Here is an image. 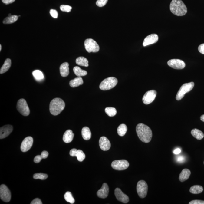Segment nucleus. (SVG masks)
I'll return each instance as SVG.
<instances>
[{
  "instance_id": "nucleus-45",
  "label": "nucleus",
  "mask_w": 204,
  "mask_h": 204,
  "mask_svg": "<svg viewBox=\"0 0 204 204\" xmlns=\"http://www.w3.org/2000/svg\"><path fill=\"white\" fill-rule=\"evenodd\" d=\"M15 0H2V2L4 3L6 5L12 4V3L14 2Z\"/></svg>"
},
{
  "instance_id": "nucleus-32",
  "label": "nucleus",
  "mask_w": 204,
  "mask_h": 204,
  "mask_svg": "<svg viewBox=\"0 0 204 204\" xmlns=\"http://www.w3.org/2000/svg\"><path fill=\"white\" fill-rule=\"evenodd\" d=\"M105 112L110 117H114L116 115L117 111L115 108L112 107H108L105 109Z\"/></svg>"
},
{
  "instance_id": "nucleus-23",
  "label": "nucleus",
  "mask_w": 204,
  "mask_h": 204,
  "mask_svg": "<svg viewBox=\"0 0 204 204\" xmlns=\"http://www.w3.org/2000/svg\"><path fill=\"white\" fill-rule=\"evenodd\" d=\"M82 135L83 139L86 140H88L90 139L92 133L90 129L87 127H84L82 130Z\"/></svg>"
},
{
  "instance_id": "nucleus-24",
  "label": "nucleus",
  "mask_w": 204,
  "mask_h": 204,
  "mask_svg": "<svg viewBox=\"0 0 204 204\" xmlns=\"http://www.w3.org/2000/svg\"><path fill=\"white\" fill-rule=\"evenodd\" d=\"M11 60L10 59H6L4 64L1 67V70H0V74H3L7 72L11 66Z\"/></svg>"
},
{
  "instance_id": "nucleus-31",
  "label": "nucleus",
  "mask_w": 204,
  "mask_h": 204,
  "mask_svg": "<svg viewBox=\"0 0 204 204\" xmlns=\"http://www.w3.org/2000/svg\"><path fill=\"white\" fill-rule=\"evenodd\" d=\"M32 74L35 78L37 81H41L44 78L43 73L39 70H35L33 71Z\"/></svg>"
},
{
  "instance_id": "nucleus-15",
  "label": "nucleus",
  "mask_w": 204,
  "mask_h": 204,
  "mask_svg": "<svg viewBox=\"0 0 204 204\" xmlns=\"http://www.w3.org/2000/svg\"><path fill=\"white\" fill-rule=\"evenodd\" d=\"M13 127L10 125L2 126L0 129V139L7 137L13 131Z\"/></svg>"
},
{
  "instance_id": "nucleus-14",
  "label": "nucleus",
  "mask_w": 204,
  "mask_h": 204,
  "mask_svg": "<svg viewBox=\"0 0 204 204\" xmlns=\"http://www.w3.org/2000/svg\"><path fill=\"white\" fill-rule=\"evenodd\" d=\"M115 195L117 200L123 203H127L129 202L128 196L123 193L120 188L116 189L115 190Z\"/></svg>"
},
{
  "instance_id": "nucleus-34",
  "label": "nucleus",
  "mask_w": 204,
  "mask_h": 204,
  "mask_svg": "<svg viewBox=\"0 0 204 204\" xmlns=\"http://www.w3.org/2000/svg\"><path fill=\"white\" fill-rule=\"evenodd\" d=\"M75 156L77 157V160L82 162L86 158V155L81 150H77Z\"/></svg>"
},
{
  "instance_id": "nucleus-12",
  "label": "nucleus",
  "mask_w": 204,
  "mask_h": 204,
  "mask_svg": "<svg viewBox=\"0 0 204 204\" xmlns=\"http://www.w3.org/2000/svg\"><path fill=\"white\" fill-rule=\"evenodd\" d=\"M167 64L172 68L176 69H183L185 67V64L183 61L179 59H172L167 62Z\"/></svg>"
},
{
  "instance_id": "nucleus-11",
  "label": "nucleus",
  "mask_w": 204,
  "mask_h": 204,
  "mask_svg": "<svg viewBox=\"0 0 204 204\" xmlns=\"http://www.w3.org/2000/svg\"><path fill=\"white\" fill-rule=\"evenodd\" d=\"M156 92L155 90L147 91L143 98V101L144 104H150L155 100L156 95Z\"/></svg>"
},
{
  "instance_id": "nucleus-29",
  "label": "nucleus",
  "mask_w": 204,
  "mask_h": 204,
  "mask_svg": "<svg viewBox=\"0 0 204 204\" xmlns=\"http://www.w3.org/2000/svg\"><path fill=\"white\" fill-rule=\"evenodd\" d=\"M74 74L77 77H81L85 76L87 74V71L81 69L80 67L76 66L74 68Z\"/></svg>"
},
{
  "instance_id": "nucleus-41",
  "label": "nucleus",
  "mask_w": 204,
  "mask_h": 204,
  "mask_svg": "<svg viewBox=\"0 0 204 204\" xmlns=\"http://www.w3.org/2000/svg\"><path fill=\"white\" fill-rule=\"evenodd\" d=\"M31 204H42L41 201L40 199L36 198L31 202Z\"/></svg>"
},
{
  "instance_id": "nucleus-6",
  "label": "nucleus",
  "mask_w": 204,
  "mask_h": 204,
  "mask_svg": "<svg viewBox=\"0 0 204 204\" xmlns=\"http://www.w3.org/2000/svg\"><path fill=\"white\" fill-rule=\"evenodd\" d=\"M17 109L21 115L24 116H27L29 115L30 110L26 101L24 99H21L18 100L17 104Z\"/></svg>"
},
{
  "instance_id": "nucleus-28",
  "label": "nucleus",
  "mask_w": 204,
  "mask_h": 204,
  "mask_svg": "<svg viewBox=\"0 0 204 204\" xmlns=\"http://www.w3.org/2000/svg\"><path fill=\"white\" fill-rule=\"evenodd\" d=\"M19 16L16 15H12L5 18L3 21V24H10L13 23L18 20Z\"/></svg>"
},
{
  "instance_id": "nucleus-8",
  "label": "nucleus",
  "mask_w": 204,
  "mask_h": 204,
  "mask_svg": "<svg viewBox=\"0 0 204 204\" xmlns=\"http://www.w3.org/2000/svg\"><path fill=\"white\" fill-rule=\"evenodd\" d=\"M137 192L141 198H144L147 196L148 191V185L144 180H140L138 182L137 186Z\"/></svg>"
},
{
  "instance_id": "nucleus-7",
  "label": "nucleus",
  "mask_w": 204,
  "mask_h": 204,
  "mask_svg": "<svg viewBox=\"0 0 204 204\" xmlns=\"http://www.w3.org/2000/svg\"><path fill=\"white\" fill-rule=\"evenodd\" d=\"M84 46L85 49L89 53H96L100 50L98 44L92 39H86L84 42Z\"/></svg>"
},
{
  "instance_id": "nucleus-19",
  "label": "nucleus",
  "mask_w": 204,
  "mask_h": 204,
  "mask_svg": "<svg viewBox=\"0 0 204 204\" xmlns=\"http://www.w3.org/2000/svg\"><path fill=\"white\" fill-rule=\"evenodd\" d=\"M59 69L61 76L63 77H67L69 74V64L64 62L61 65Z\"/></svg>"
},
{
  "instance_id": "nucleus-2",
  "label": "nucleus",
  "mask_w": 204,
  "mask_h": 204,
  "mask_svg": "<svg viewBox=\"0 0 204 204\" xmlns=\"http://www.w3.org/2000/svg\"><path fill=\"white\" fill-rule=\"evenodd\" d=\"M170 11L177 16H183L187 12L186 6L182 0H173L170 5Z\"/></svg>"
},
{
  "instance_id": "nucleus-30",
  "label": "nucleus",
  "mask_w": 204,
  "mask_h": 204,
  "mask_svg": "<svg viewBox=\"0 0 204 204\" xmlns=\"http://www.w3.org/2000/svg\"><path fill=\"white\" fill-rule=\"evenodd\" d=\"M127 130V128L126 124H123L120 125L117 129V132L120 136H124L126 134Z\"/></svg>"
},
{
  "instance_id": "nucleus-51",
  "label": "nucleus",
  "mask_w": 204,
  "mask_h": 204,
  "mask_svg": "<svg viewBox=\"0 0 204 204\" xmlns=\"http://www.w3.org/2000/svg\"></svg>"
},
{
  "instance_id": "nucleus-3",
  "label": "nucleus",
  "mask_w": 204,
  "mask_h": 204,
  "mask_svg": "<svg viewBox=\"0 0 204 204\" xmlns=\"http://www.w3.org/2000/svg\"><path fill=\"white\" fill-rule=\"evenodd\" d=\"M65 107V103L60 98L53 99L50 104V111L52 115H58L63 110Z\"/></svg>"
},
{
  "instance_id": "nucleus-17",
  "label": "nucleus",
  "mask_w": 204,
  "mask_h": 204,
  "mask_svg": "<svg viewBox=\"0 0 204 204\" xmlns=\"http://www.w3.org/2000/svg\"><path fill=\"white\" fill-rule=\"evenodd\" d=\"M99 145L100 148L103 151H107L110 149L111 143L110 141L106 137H102L99 140Z\"/></svg>"
},
{
  "instance_id": "nucleus-4",
  "label": "nucleus",
  "mask_w": 204,
  "mask_h": 204,
  "mask_svg": "<svg viewBox=\"0 0 204 204\" xmlns=\"http://www.w3.org/2000/svg\"><path fill=\"white\" fill-rule=\"evenodd\" d=\"M118 83V80L114 77L105 79L101 82L100 85V89L103 90H107L115 87Z\"/></svg>"
},
{
  "instance_id": "nucleus-1",
  "label": "nucleus",
  "mask_w": 204,
  "mask_h": 204,
  "mask_svg": "<svg viewBox=\"0 0 204 204\" xmlns=\"http://www.w3.org/2000/svg\"><path fill=\"white\" fill-rule=\"evenodd\" d=\"M136 132L138 138L142 142L149 143L151 141L153 133L148 126L142 123L138 124L136 127Z\"/></svg>"
},
{
  "instance_id": "nucleus-44",
  "label": "nucleus",
  "mask_w": 204,
  "mask_h": 204,
  "mask_svg": "<svg viewBox=\"0 0 204 204\" xmlns=\"http://www.w3.org/2000/svg\"><path fill=\"white\" fill-rule=\"evenodd\" d=\"M77 150L76 149H73L71 150L70 152V155L72 157L75 156L76 153H77Z\"/></svg>"
},
{
  "instance_id": "nucleus-9",
  "label": "nucleus",
  "mask_w": 204,
  "mask_h": 204,
  "mask_svg": "<svg viewBox=\"0 0 204 204\" xmlns=\"http://www.w3.org/2000/svg\"><path fill=\"white\" fill-rule=\"evenodd\" d=\"M129 162L125 160L114 161L111 164L112 168L117 170H126L129 167Z\"/></svg>"
},
{
  "instance_id": "nucleus-43",
  "label": "nucleus",
  "mask_w": 204,
  "mask_h": 204,
  "mask_svg": "<svg viewBox=\"0 0 204 204\" xmlns=\"http://www.w3.org/2000/svg\"><path fill=\"white\" fill-rule=\"evenodd\" d=\"M199 51L202 54H204V44L199 45L198 48Z\"/></svg>"
},
{
  "instance_id": "nucleus-33",
  "label": "nucleus",
  "mask_w": 204,
  "mask_h": 204,
  "mask_svg": "<svg viewBox=\"0 0 204 204\" xmlns=\"http://www.w3.org/2000/svg\"><path fill=\"white\" fill-rule=\"evenodd\" d=\"M64 197L65 200L70 203L74 204L75 202L74 198L73 197L71 193L70 192H67L65 193Z\"/></svg>"
},
{
  "instance_id": "nucleus-49",
  "label": "nucleus",
  "mask_w": 204,
  "mask_h": 204,
  "mask_svg": "<svg viewBox=\"0 0 204 204\" xmlns=\"http://www.w3.org/2000/svg\"><path fill=\"white\" fill-rule=\"evenodd\" d=\"M2 49V46L1 45H0V51H1Z\"/></svg>"
},
{
  "instance_id": "nucleus-38",
  "label": "nucleus",
  "mask_w": 204,
  "mask_h": 204,
  "mask_svg": "<svg viewBox=\"0 0 204 204\" xmlns=\"http://www.w3.org/2000/svg\"><path fill=\"white\" fill-rule=\"evenodd\" d=\"M50 14L51 16L54 18H57L58 16V13L55 10H53V9H51L50 11Z\"/></svg>"
},
{
  "instance_id": "nucleus-35",
  "label": "nucleus",
  "mask_w": 204,
  "mask_h": 204,
  "mask_svg": "<svg viewBox=\"0 0 204 204\" xmlns=\"http://www.w3.org/2000/svg\"><path fill=\"white\" fill-rule=\"evenodd\" d=\"M48 177V175L43 173H36L33 175V177L35 179H40L45 180Z\"/></svg>"
},
{
  "instance_id": "nucleus-18",
  "label": "nucleus",
  "mask_w": 204,
  "mask_h": 204,
  "mask_svg": "<svg viewBox=\"0 0 204 204\" xmlns=\"http://www.w3.org/2000/svg\"><path fill=\"white\" fill-rule=\"evenodd\" d=\"M109 193V188L107 184H103L101 188L97 192V195L100 198L105 199L107 197Z\"/></svg>"
},
{
  "instance_id": "nucleus-21",
  "label": "nucleus",
  "mask_w": 204,
  "mask_h": 204,
  "mask_svg": "<svg viewBox=\"0 0 204 204\" xmlns=\"http://www.w3.org/2000/svg\"><path fill=\"white\" fill-rule=\"evenodd\" d=\"M191 174V171L188 169H185L181 172L179 175V179L181 182H185L189 178Z\"/></svg>"
},
{
  "instance_id": "nucleus-36",
  "label": "nucleus",
  "mask_w": 204,
  "mask_h": 204,
  "mask_svg": "<svg viewBox=\"0 0 204 204\" xmlns=\"http://www.w3.org/2000/svg\"><path fill=\"white\" fill-rule=\"evenodd\" d=\"M60 9L62 12L68 13V12L71 11V9H72V7L69 5H62L60 6Z\"/></svg>"
},
{
  "instance_id": "nucleus-48",
  "label": "nucleus",
  "mask_w": 204,
  "mask_h": 204,
  "mask_svg": "<svg viewBox=\"0 0 204 204\" xmlns=\"http://www.w3.org/2000/svg\"><path fill=\"white\" fill-rule=\"evenodd\" d=\"M200 120L204 122V115H202L200 117Z\"/></svg>"
},
{
  "instance_id": "nucleus-5",
  "label": "nucleus",
  "mask_w": 204,
  "mask_h": 204,
  "mask_svg": "<svg viewBox=\"0 0 204 204\" xmlns=\"http://www.w3.org/2000/svg\"><path fill=\"white\" fill-rule=\"evenodd\" d=\"M194 86V83L192 82L189 83L184 84L181 87L180 89L178 91L176 94V99L177 101H179L182 100L185 96V94L191 91L193 89Z\"/></svg>"
},
{
  "instance_id": "nucleus-26",
  "label": "nucleus",
  "mask_w": 204,
  "mask_h": 204,
  "mask_svg": "<svg viewBox=\"0 0 204 204\" xmlns=\"http://www.w3.org/2000/svg\"><path fill=\"white\" fill-rule=\"evenodd\" d=\"M76 62L77 64L80 66L87 67L89 66V61L86 58L79 57L76 59Z\"/></svg>"
},
{
  "instance_id": "nucleus-16",
  "label": "nucleus",
  "mask_w": 204,
  "mask_h": 204,
  "mask_svg": "<svg viewBox=\"0 0 204 204\" xmlns=\"http://www.w3.org/2000/svg\"><path fill=\"white\" fill-rule=\"evenodd\" d=\"M158 40L157 35L152 34L149 35L144 39L143 42V46L146 47L152 44L156 43Z\"/></svg>"
},
{
  "instance_id": "nucleus-25",
  "label": "nucleus",
  "mask_w": 204,
  "mask_h": 204,
  "mask_svg": "<svg viewBox=\"0 0 204 204\" xmlns=\"http://www.w3.org/2000/svg\"><path fill=\"white\" fill-rule=\"evenodd\" d=\"M191 134L194 138L198 140L203 139L204 137L203 132L197 129H192L191 130Z\"/></svg>"
},
{
  "instance_id": "nucleus-46",
  "label": "nucleus",
  "mask_w": 204,
  "mask_h": 204,
  "mask_svg": "<svg viewBox=\"0 0 204 204\" xmlns=\"http://www.w3.org/2000/svg\"><path fill=\"white\" fill-rule=\"evenodd\" d=\"M185 160V158L183 156H178L177 158V161L179 163L183 162Z\"/></svg>"
},
{
  "instance_id": "nucleus-22",
  "label": "nucleus",
  "mask_w": 204,
  "mask_h": 204,
  "mask_svg": "<svg viewBox=\"0 0 204 204\" xmlns=\"http://www.w3.org/2000/svg\"><path fill=\"white\" fill-rule=\"evenodd\" d=\"M83 81L81 77H76L74 80H71L70 81V86L71 87L74 88L77 87L83 84Z\"/></svg>"
},
{
  "instance_id": "nucleus-37",
  "label": "nucleus",
  "mask_w": 204,
  "mask_h": 204,
  "mask_svg": "<svg viewBox=\"0 0 204 204\" xmlns=\"http://www.w3.org/2000/svg\"><path fill=\"white\" fill-rule=\"evenodd\" d=\"M108 0H97L96 5L99 7H103L106 5Z\"/></svg>"
},
{
  "instance_id": "nucleus-10",
  "label": "nucleus",
  "mask_w": 204,
  "mask_h": 204,
  "mask_svg": "<svg viewBox=\"0 0 204 204\" xmlns=\"http://www.w3.org/2000/svg\"><path fill=\"white\" fill-rule=\"evenodd\" d=\"M0 197L2 200L5 202L10 201L11 194L9 189L5 185H1L0 186Z\"/></svg>"
},
{
  "instance_id": "nucleus-50",
  "label": "nucleus",
  "mask_w": 204,
  "mask_h": 204,
  "mask_svg": "<svg viewBox=\"0 0 204 204\" xmlns=\"http://www.w3.org/2000/svg\"><path fill=\"white\" fill-rule=\"evenodd\" d=\"M12 16L11 14H9L8 15L9 16Z\"/></svg>"
},
{
  "instance_id": "nucleus-39",
  "label": "nucleus",
  "mask_w": 204,
  "mask_h": 204,
  "mask_svg": "<svg viewBox=\"0 0 204 204\" xmlns=\"http://www.w3.org/2000/svg\"><path fill=\"white\" fill-rule=\"evenodd\" d=\"M189 204H204V201L201 200H193L190 202Z\"/></svg>"
},
{
  "instance_id": "nucleus-13",
  "label": "nucleus",
  "mask_w": 204,
  "mask_h": 204,
  "mask_svg": "<svg viewBox=\"0 0 204 204\" xmlns=\"http://www.w3.org/2000/svg\"><path fill=\"white\" fill-rule=\"evenodd\" d=\"M33 142V138L31 137L25 138L22 141L21 146V150L22 152H26L31 149L32 146Z\"/></svg>"
},
{
  "instance_id": "nucleus-47",
  "label": "nucleus",
  "mask_w": 204,
  "mask_h": 204,
  "mask_svg": "<svg viewBox=\"0 0 204 204\" xmlns=\"http://www.w3.org/2000/svg\"><path fill=\"white\" fill-rule=\"evenodd\" d=\"M181 152V150L179 148H177L176 149V150H174V151H173V153H174L175 154L178 155L179 154V153H180Z\"/></svg>"
},
{
  "instance_id": "nucleus-40",
  "label": "nucleus",
  "mask_w": 204,
  "mask_h": 204,
  "mask_svg": "<svg viewBox=\"0 0 204 204\" xmlns=\"http://www.w3.org/2000/svg\"><path fill=\"white\" fill-rule=\"evenodd\" d=\"M42 159L41 156V155H38L35 157L34 159V161L35 163H38L41 162Z\"/></svg>"
},
{
  "instance_id": "nucleus-20",
  "label": "nucleus",
  "mask_w": 204,
  "mask_h": 204,
  "mask_svg": "<svg viewBox=\"0 0 204 204\" xmlns=\"http://www.w3.org/2000/svg\"><path fill=\"white\" fill-rule=\"evenodd\" d=\"M74 134L73 133L72 130H67L63 135V141L67 143H71L74 139Z\"/></svg>"
},
{
  "instance_id": "nucleus-42",
  "label": "nucleus",
  "mask_w": 204,
  "mask_h": 204,
  "mask_svg": "<svg viewBox=\"0 0 204 204\" xmlns=\"http://www.w3.org/2000/svg\"><path fill=\"white\" fill-rule=\"evenodd\" d=\"M41 156L42 159H45L48 158V153L46 151H43L41 153Z\"/></svg>"
},
{
  "instance_id": "nucleus-27",
  "label": "nucleus",
  "mask_w": 204,
  "mask_h": 204,
  "mask_svg": "<svg viewBox=\"0 0 204 204\" xmlns=\"http://www.w3.org/2000/svg\"><path fill=\"white\" fill-rule=\"evenodd\" d=\"M203 188L200 185H194L192 186L189 190L190 192L192 194H200L203 192Z\"/></svg>"
}]
</instances>
